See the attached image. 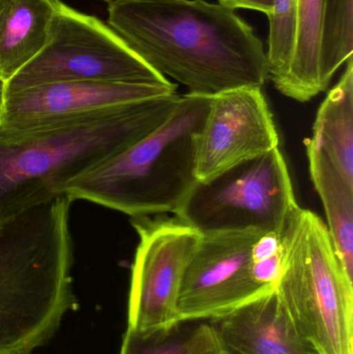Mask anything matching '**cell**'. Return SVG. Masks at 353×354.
Returning a JSON list of instances; mask_svg holds the SVG:
<instances>
[{"instance_id": "1", "label": "cell", "mask_w": 353, "mask_h": 354, "mask_svg": "<svg viewBox=\"0 0 353 354\" xmlns=\"http://www.w3.org/2000/svg\"><path fill=\"white\" fill-rule=\"evenodd\" d=\"M108 24L153 71L213 97L269 79L267 53L233 10L204 0H113ZM169 80V79H168Z\"/></svg>"}, {"instance_id": "2", "label": "cell", "mask_w": 353, "mask_h": 354, "mask_svg": "<svg viewBox=\"0 0 353 354\" xmlns=\"http://www.w3.org/2000/svg\"><path fill=\"white\" fill-rule=\"evenodd\" d=\"M180 95L102 110L0 141V224L61 196L68 181L159 128Z\"/></svg>"}, {"instance_id": "3", "label": "cell", "mask_w": 353, "mask_h": 354, "mask_svg": "<svg viewBox=\"0 0 353 354\" xmlns=\"http://www.w3.org/2000/svg\"><path fill=\"white\" fill-rule=\"evenodd\" d=\"M211 97L187 93L141 140L68 181L61 194L133 218L175 214L197 183L199 138Z\"/></svg>"}, {"instance_id": "4", "label": "cell", "mask_w": 353, "mask_h": 354, "mask_svg": "<svg viewBox=\"0 0 353 354\" xmlns=\"http://www.w3.org/2000/svg\"><path fill=\"white\" fill-rule=\"evenodd\" d=\"M282 243L283 270L275 290L296 330L321 354H353V281L325 223L298 207Z\"/></svg>"}, {"instance_id": "5", "label": "cell", "mask_w": 353, "mask_h": 354, "mask_svg": "<svg viewBox=\"0 0 353 354\" xmlns=\"http://www.w3.org/2000/svg\"><path fill=\"white\" fill-rule=\"evenodd\" d=\"M280 147L197 180L175 218L199 233L257 230L283 234L298 209Z\"/></svg>"}, {"instance_id": "6", "label": "cell", "mask_w": 353, "mask_h": 354, "mask_svg": "<svg viewBox=\"0 0 353 354\" xmlns=\"http://www.w3.org/2000/svg\"><path fill=\"white\" fill-rule=\"evenodd\" d=\"M167 84L105 23L58 0L50 37L41 52L0 91L54 82Z\"/></svg>"}, {"instance_id": "7", "label": "cell", "mask_w": 353, "mask_h": 354, "mask_svg": "<svg viewBox=\"0 0 353 354\" xmlns=\"http://www.w3.org/2000/svg\"><path fill=\"white\" fill-rule=\"evenodd\" d=\"M261 233L245 230L201 234L182 277L178 319L209 322L275 290L259 284L252 274L253 245Z\"/></svg>"}, {"instance_id": "8", "label": "cell", "mask_w": 353, "mask_h": 354, "mask_svg": "<svg viewBox=\"0 0 353 354\" xmlns=\"http://www.w3.org/2000/svg\"><path fill=\"white\" fill-rule=\"evenodd\" d=\"M139 234L128 295V326L163 328L180 322L178 301L182 277L201 233L178 218H135Z\"/></svg>"}, {"instance_id": "9", "label": "cell", "mask_w": 353, "mask_h": 354, "mask_svg": "<svg viewBox=\"0 0 353 354\" xmlns=\"http://www.w3.org/2000/svg\"><path fill=\"white\" fill-rule=\"evenodd\" d=\"M176 93V85L54 82L0 91V141L102 110Z\"/></svg>"}, {"instance_id": "10", "label": "cell", "mask_w": 353, "mask_h": 354, "mask_svg": "<svg viewBox=\"0 0 353 354\" xmlns=\"http://www.w3.org/2000/svg\"><path fill=\"white\" fill-rule=\"evenodd\" d=\"M279 145L263 88L242 87L213 95L199 138L197 179L211 178Z\"/></svg>"}, {"instance_id": "11", "label": "cell", "mask_w": 353, "mask_h": 354, "mask_svg": "<svg viewBox=\"0 0 353 354\" xmlns=\"http://www.w3.org/2000/svg\"><path fill=\"white\" fill-rule=\"evenodd\" d=\"M296 48L287 74L276 88L306 103L327 91L352 57L353 0H296Z\"/></svg>"}, {"instance_id": "12", "label": "cell", "mask_w": 353, "mask_h": 354, "mask_svg": "<svg viewBox=\"0 0 353 354\" xmlns=\"http://www.w3.org/2000/svg\"><path fill=\"white\" fill-rule=\"evenodd\" d=\"M209 324L223 354H321L296 330L276 290Z\"/></svg>"}, {"instance_id": "13", "label": "cell", "mask_w": 353, "mask_h": 354, "mask_svg": "<svg viewBox=\"0 0 353 354\" xmlns=\"http://www.w3.org/2000/svg\"><path fill=\"white\" fill-rule=\"evenodd\" d=\"M58 0H0V86L43 50Z\"/></svg>"}, {"instance_id": "14", "label": "cell", "mask_w": 353, "mask_h": 354, "mask_svg": "<svg viewBox=\"0 0 353 354\" xmlns=\"http://www.w3.org/2000/svg\"><path fill=\"white\" fill-rule=\"evenodd\" d=\"M319 107L313 135L307 139L308 158L323 160L353 185V58Z\"/></svg>"}, {"instance_id": "15", "label": "cell", "mask_w": 353, "mask_h": 354, "mask_svg": "<svg viewBox=\"0 0 353 354\" xmlns=\"http://www.w3.org/2000/svg\"><path fill=\"white\" fill-rule=\"evenodd\" d=\"M308 160L311 179L323 201L336 255L346 276L353 281V185L323 160Z\"/></svg>"}, {"instance_id": "16", "label": "cell", "mask_w": 353, "mask_h": 354, "mask_svg": "<svg viewBox=\"0 0 353 354\" xmlns=\"http://www.w3.org/2000/svg\"><path fill=\"white\" fill-rule=\"evenodd\" d=\"M202 322L180 320L149 330L128 326L120 354H191Z\"/></svg>"}, {"instance_id": "17", "label": "cell", "mask_w": 353, "mask_h": 354, "mask_svg": "<svg viewBox=\"0 0 353 354\" xmlns=\"http://www.w3.org/2000/svg\"><path fill=\"white\" fill-rule=\"evenodd\" d=\"M269 17L267 60L269 78L277 87L287 74L296 48L298 30L296 0H275Z\"/></svg>"}, {"instance_id": "18", "label": "cell", "mask_w": 353, "mask_h": 354, "mask_svg": "<svg viewBox=\"0 0 353 354\" xmlns=\"http://www.w3.org/2000/svg\"><path fill=\"white\" fill-rule=\"evenodd\" d=\"M191 354H223L215 332L209 322L201 324L196 343Z\"/></svg>"}, {"instance_id": "19", "label": "cell", "mask_w": 353, "mask_h": 354, "mask_svg": "<svg viewBox=\"0 0 353 354\" xmlns=\"http://www.w3.org/2000/svg\"><path fill=\"white\" fill-rule=\"evenodd\" d=\"M220 4L230 10H252L269 15L275 0H218Z\"/></svg>"}, {"instance_id": "20", "label": "cell", "mask_w": 353, "mask_h": 354, "mask_svg": "<svg viewBox=\"0 0 353 354\" xmlns=\"http://www.w3.org/2000/svg\"><path fill=\"white\" fill-rule=\"evenodd\" d=\"M106 1H113V0H106Z\"/></svg>"}]
</instances>
